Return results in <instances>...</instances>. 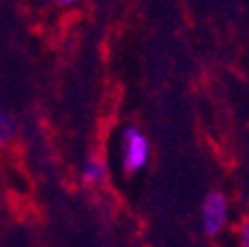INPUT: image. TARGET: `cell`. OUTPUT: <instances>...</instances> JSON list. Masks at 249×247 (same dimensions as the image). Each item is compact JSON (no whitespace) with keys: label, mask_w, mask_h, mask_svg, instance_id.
Wrapping results in <instances>:
<instances>
[{"label":"cell","mask_w":249,"mask_h":247,"mask_svg":"<svg viewBox=\"0 0 249 247\" xmlns=\"http://www.w3.org/2000/svg\"><path fill=\"white\" fill-rule=\"evenodd\" d=\"M80 178L87 185H103L107 180V163L103 156L91 154L85 158L83 167H80Z\"/></svg>","instance_id":"3957f363"},{"label":"cell","mask_w":249,"mask_h":247,"mask_svg":"<svg viewBox=\"0 0 249 247\" xmlns=\"http://www.w3.org/2000/svg\"><path fill=\"white\" fill-rule=\"evenodd\" d=\"M229 221V203L223 191H209L200 207V223L207 236H216Z\"/></svg>","instance_id":"7a4b0ae2"},{"label":"cell","mask_w":249,"mask_h":247,"mask_svg":"<svg viewBox=\"0 0 249 247\" xmlns=\"http://www.w3.org/2000/svg\"><path fill=\"white\" fill-rule=\"evenodd\" d=\"M14 136H16V123L11 120L9 114L0 109V152L14 140Z\"/></svg>","instance_id":"277c9868"},{"label":"cell","mask_w":249,"mask_h":247,"mask_svg":"<svg viewBox=\"0 0 249 247\" xmlns=\"http://www.w3.org/2000/svg\"><path fill=\"white\" fill-rule=\"evenodd\" d=\"M40 2H47V5H53V7H73V5H78L80 0H40Z\"/></svg>","instance_id":"8992f818"},{"label":"cell","mask_w":249,"mask_h":247,"mask_svg":"<svg viewBox=\"0 0 249 247\" xmlns=\"http://www.w3.org/2000/svg\"><path fill=\"white\" fill-rule=\"evenodd\" d=\"M238 241L240 247H249V221H245L238 229Z\"/></svg>","instance_id":"5b68a950"},{"label":"cell","mask_w":249,"mask_h":247,"mask_svg":"<svg viewBox=\"0 0 249 247\" xmlns=\"http://www.w3.org/2000/svg\"><path fill=\"white\" fill-rule=\"evenodd\" d=\"M149 138H147L138 127H127L120 136V163L123 170L134 174V171L145 170L149 163Z\"/></svg>","instance_id":"6da1fadb"}]
</instances>
